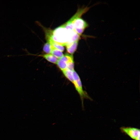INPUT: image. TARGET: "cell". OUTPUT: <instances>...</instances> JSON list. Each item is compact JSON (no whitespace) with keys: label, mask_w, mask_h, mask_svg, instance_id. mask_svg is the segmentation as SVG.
<instances>
[{"label":"cell","mask_w":140,"mask_h":140,"mask_svg":"<svg viewBox=\"0 0 140 140\" xmlns=\"http://www.w3.org/2000/svg\"><path fill=\"white\" fill-rule=\"evenodd\" d=\"M80 36L74 30H66L62 25L53 31L52 38L56 42L66 46L79 39Z\"/></svg>","instance_id":"obj_1"},{"label":"cell","mask_w":140,"mask_h":140,"mask_svg":"<svg viewBox=\"0 0 140 140\" xmlns=\"http://www.w3.org/2000/svg\"><path fill=\"white\" fill-rule=\"evenodd\" d=\"M73 83L79 95L82 103L84 98L92 100V98L88 95L87 93L83 89L80 79L77 73L74 70L73 72Z\"/></svg>","instance_id":"obj_2"},{"label":"cell","mask_w":140,"mask_h":140,"mask_svg":"<svg viewBox=\"0 0 140 140\" xmlns=\"http://www.w3.org/2000/svg\"><path fill=\"white\" fill-rule=\"evenodd\" d=\"M120 129L121 132L128 135L134 140H140V129L130 127H122Z\"/></svg>","instance_id":"obj_3"},{"label":"cell","mask_w":140,"mask_h":140,"mask_svg":"<svg viewBox=\"0 0 140 140\" xmlns=\"http://www.w3.org/2000/svg\"><path fill=\"white\" fill-rule=\"evenodd\" d=\"M73 60V55L66 53L61 58L58 59L56 64L59 68L62 71L67 68L68 64Z\"/></svg>","instance_id":"obj_4"},{"label":"cell","mask_w":140,"mask_h":140,"mask_svg":"<svg viewBox=\"0 0 140 140\" xmlns=\"http://www.w3.org/2000/svg\"><path fill=\"white\" fill-rule=\"evenodd\" d=\"M79 39H77L66 46L67 52L71 54H73L76 51L78 45Z\"/></svg>","instance_id":"obj_5"},{"label":"cell","mask_w":140,"mask_h":140,"mask_svg":"<svg viewBox=\"0 0 140 140\" xmlns=\"http://www.w3.org/2000/svg\"><path fill=\"white\" fill-rule=\"evenodd\" d=\"M41 57L51 63L56 64L58 59L51 54H46L40 55Z\"/></svg>","instance_id":"obj_6"},{"label":"cell","mask_w":140,"mask_h":140,"mask_svg":"<svg viewBox=\"0 0 140 140\" xmlns=\"http://www.w3.org/2000/svg\"><path fill=\"white\" fill-rule=\"evenodd\" d=\"M51 53L58 59L61 58L64 55L61 51L51 45Z\"/></svg>","instance_id":"obj_7"},{"label":"cell","mask_w":140,"mask_h":140,"mask_svg":"<svg viewBox=\"0 0 140 140\" xmlns=\"http://www.w3.org/2000/svg\"><path fill=\"white\" fill-rule=\"evenodd\" d=\"M73 71L67 68H66L62 71L65 76L72 83H73Z\"/></svg>","instance_id":"obj_8"},{"label":"cell","mask_w":140,"mask_h":140,"mask_svg":"<svg viewBox=\"0 0 140 140\" xmlns=\"http://www.w3.org/2000/svg\"><path fill=\"white\" fill-rule=\"evenodd\" d=\"M51 44L48 42L45 43L43 46V50L47 54H51Z\"/></svg>","instance_id":"obj_9"}]
</instances>
